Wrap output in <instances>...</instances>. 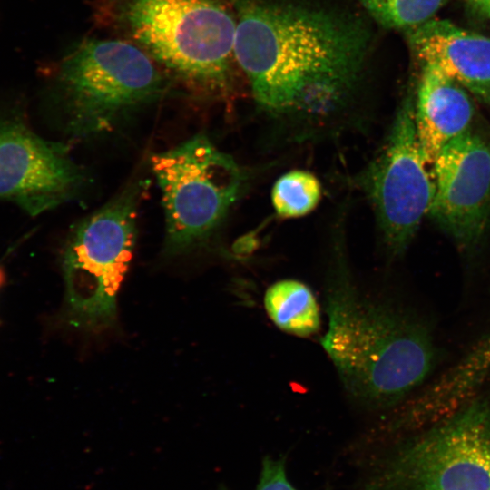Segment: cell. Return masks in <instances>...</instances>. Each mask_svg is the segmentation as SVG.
Returning <instances> with one entry per match:
<instances>
[{
    "label": "cell",
    "mask_w": 490,
    "mask_h": 490,
    "mask_svg": "<svg viewBox=\"0 0 490 490\" xmlns=\"http://www.w3.org/2000/svg\"><path fill=\"white\" fill-rule=\"evenodd\" d=\"M1 276V275H0Z\"/></svg>",
    "instance_id": "d6986e66"
},
{
    "label": "cell",
    "mask_w": 490,
    "mask_h": 490,
    "mask_svg": "<svg viewBox=\"0 0 490 490\" xmlns=\"http://www.w3.org/2000/svg\"><path fill=\"white\" fill-rule=\"evenodd\" d=\"M264 308L281 330L308 337L320 328V312L312 290L296 279H282L270 285L264 295Z\"/></svg>",
    "instance_id": "5bb4252c"
},
{
    "label": "cell",
    "mask_w": 490,
    "mask_h": 490,
    "mask_svg": "<svg viewBox=\"0 0 490 490\" xmlns=\"http://www.w3.org/2000/svg\"><path fill=\"white\" fill-rule=\"evenodd\" d=\"M323 349L346 391L360 404L397 407L435 368L438 350L430 329L410 314L368 297L345 271L326 290Z\"/></svg>",
    "instance_id": "7a4b0ae2"
},
{
    "label": "cell",
    "mask_w": 490,
    "mask_h": 490,
    "mask_svg": "<svg viewBox=\"0 0 490 490\" xmlns=\"http://www.w3.org/2000/svg\"><path fill=\"white\" fill-rule=\"evenodd\" d=\"M367 13L387 29H410L431 19L446 0H358Z\"/></svg>",
    "instance_id": "2e32d148"
},
{
    "label": "cell",
    "mask_w": 490,
    "mask_h": 490,
    "mask_svg": "<svg viewBox=\"0 0 490 490\" xmlns=\"http://www.w3.org/2000/svg\"><path fill=\"white\" fill-rule=\"evenodd\" d=\"M469 3L483 15L490 18V0H468Z\"/></svg>",
    "instance_id": "ac0fdd59"
},
{
    "label": "cell",
    "mask_w": 490,
    "mask_h": 490,
    "mask_svg": "<svg viewBox=\"0 0 490 490\" xmlns=\"http://www.w3.org/2000/svg\"><path fill=\"white\" fill-rule=\"evenodd\" d=\"M84 181L65 145L41 138L18 118L0 121V200L36 216L73 199Z\"/></svg>",
    "instance_id": "9c48e42d"
},
{
    "label": "cell",
    "mask_w": 490,
    "mask_h": 490,
    "mask_svg": "<svg viewBox=\"0 0 490 490\" xmlns=\"http://www.w3.org/2000/svg\"><path fill=\"white\" fill-rule=\"evenodd\" d=\"M415 432L373 464L361 490H490V393Z\"/></svg>",
    "instance_id": "5b68a950"
},
{
    "label": "cell",
    "mask_w": 490,
    "mask_h": 490,
    "mask_svg": "<svg viewBox=\"0 0 490 490\" xmlns=\"http://www.w3.org/2000/svg\"><path fill=\"white\" fill-rule=\"evenodd\" d=\"M171 79L127 40L83 38L56 71L66 130L77 139L111 132L126 116L167 94Z\"/></svg>",
    "instance_id": "277c9868"
},
{
    "label": "cell",
    "mask_w": 490,
    "mask_h": 490,
    "mask_svg": "<svg viewBox=\"0 0 490 490\" xmlns=\"http://www.w3.org/2000/svg\"><path fill=\"white\" fill-rule=\"evenodd\" d=\"M255 490H297L288 478L284 458L263 459Z\"/></svg>",
    "instance_id": "e0dca14e"
},
{
    "label": "cell",
    "mask_w": 490,
    "mask_h": 490,
    "mask_svg": "<svg viewBox=\"0 0 490 490\" xmlns=\"http://www.w3.org/2000/svg\"><path fill=\"white\" fill-rule=\"evenodd\" d=\"M165 212V252L179 255L204 243L239 198L244 175L203 134L152 158Z\"/></svg>",
    "instance_id": "52a82bcc"
},
{
    "label": "cell",
    "mask_w": 490,
    "mask_h": 490,
    "mask_svg": "<svg viewBox=\"0 0 490 490\" xmlns=\"http://www.w3.org/2000/svg\"><path fill=\"white\" fill-rule=\"evenodd\" d=\"M417 139L411 100L398 110L388 137L360 177L384 240L392 254H401L429 212L435 181Z\"/></svg>",
    "instance_id": "ba28073f"
},
{
    "label": "cell",
    "mask_w": 490,
    "mask_h": 490,
    "mask_svg": "<svg viewBox=\"0 0 490 490\" xmlns=\"http://www.w3.org/2000/svg\"><path fill=\"white\" fill-rule=\"evenodd\" d=\"M321 197V185L312 173L295 170L280 176L272 188V205L282 218H298L313 211Z\"/></svg>",
    "instance_id": "9a60e30c"
},
{
    "label": "cell",
    "mask_w": 490,
    "mask_h": 490,
    "mask_svg": "<svg viewBox=\"0 0 490 490\" xmlns=\"http://www.w3.org/2000/svg\"><path fill=\"white\" fill-rule=\"evenodd\" d=\"M436 192L429 214L461 250L475 246L490 216V146L467 130L433 162Z\"/></svg>",
    "instance_id": "30bf717a"
},
{
    "label": "cell",
    "mask_w": 490,
    "mask_h": 490,
    "mask_svg": "<svg viewBox=\"0 0 490 490\" xmlns=\"http://www.w3.org/2000/svg\"><path fill=\"white\" fill-rule=\"evenodd\" d=\"M489 375L490 331L414 397L401 402L393 426L417 431L450 416L481 393Z\"/></svg>",
    "instance_id": "7c38bea8"
},
{
    "label": "cell",
    "mask_w": 490,
    "mask_h": 490,
    "mask_svg": "<svg viewBox=\"0 0 490 490\" xmlns=\"http://www.w3.org/2000/svg\"><path fill=\"white\" fill-rule=\"evenodd\" d=\"M414 116L420 148L427 164L432 165L447 142L469 129L474 107L458 83L424 65Z\"/></svg>",
    "instance_id": "4fadbf2b"
},
{
    "label": "cell",
    "mask_w": 490,
    "mask_h": 490,
    "mask_svg": "<svg viewBox=\"0 0 490 490\" xmlns=\"http://www.w3.org/2000/svg\"><path fill=\"white\" fill-rule=\"evenodd\" d=\"M407 36L422 66L441 72L490 103V37L433 18L407 29Z\"/></svg>",
    "instance_id": "8fae6325"
},
{
    "label": "cell",
    "mask_w": 490,
    "mask_h": 490,
    "mask_svg": "<svg viewBox=\"0 0 490 490\" xmlns=\"http://www.w3.org/2000/svg\"><path fill=\"white\" fill-rule=\"evenodd\" d=\"M96 21L204 94L232 86L236 18L220 0H96Z\"/></svg>",
    "instance_id": "3957f363"
},
{
    "label": "cell",
    "mask_w": 490,
    "mask_h": 490,
    "mask_svg": "<svg viewBox=\"0 0 490 490\" xmlns=\"http://www.w3.org/2000/svg\"><path fill=\"white\" fill-rule=\"evenodd\" d=\"M147 181L130 183L102 209L81 221L64 254L68 323L88 333L114 325L116 297L132 257L136 220Z\"/></svg>",
    "instance_id": "8992f818"
},
{
    "label": "cell",
    "mask_w": 490,
    "mask_h": 490,
    "mask_svg": "<svg viewBox=\"0 0 490 490\" xmlns=\"http://www.w3.org/2000/svg\"><path fill=\"white\" fill-rule=\"evenodd\" d=\"M231 2L236 63L264 110L320 112L342 102L359 80L370 36L358 20L309 5Z\"/></svg>",
    "instance_id": "6da1fadb"
}]
</instances>
